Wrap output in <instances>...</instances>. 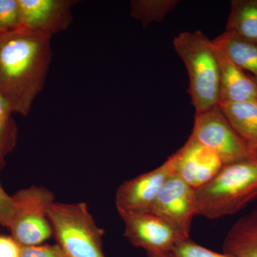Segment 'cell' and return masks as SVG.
<instances>
[{
  "label": "cell",
  "instance_id": "obj_26",
  "mask_svg": "<svg viewBox=\"0 0 257 257\" xmlns=\"http://www.w3.org/2000/svg\"><path fill=\"white\" fill-rule=\"evenodd\" d=\"M0 33H2L1 31H0Z\"/></svg>",
  "mask_w": 257,
  "mask_h": 257
},
{
  "label": "cell",
  "instance_id": "obj_4",
  "mask_svg": "<svg viewBox=\"0 0 257 257\" xmlns=\"http://www.w3.org/2000/svg\"><path fill=\"white\" fill-rule=\"evenodd\" d=\"M48 216L66 257H105L101 247L104 231L96 225L85 203L54 202Z\"/></svg>",
  "mask_w": 257,
  "mask_h": 257
},
{
  "label": "cell",
  "instance_id": "obj_23",
  "mask_svg": "<svg viewBox=\"0 0 257 257\" xmlns=\"http://www.w3.org/2000/svg\"><path fill=\"white\" fill-rule=\"evenodd\" d=\"M21 246L12 236H0V257H20Z\"/></svg>",
  "mask_w": 257,
  "mask_h": 257
},
{
  "label": "cell",
  "instance_id": "obj_8",
  "mask_svg": "<svg viewBox=\"0 0 257 257\" xmlns=\"http://www.w3.org/2000/svg\"><path fill=\"white\" fill-rule=\"evenodd\" d=\"M75 0H18L19 23L15 30L50 37L69 28Z\"/></svg>",
  "mask_w": 257,
  "mask_h": 257
},
{
  "label": "cell",
  "instance_id": "obj_15",
  "mask_svg": "<svg viewBox=\"0 0 257 257\" xmlns=\"http://www.w3.org/2000/svg\"><path fill=\"white\" fill-rule=\"evenodd\" d=\"M213 42L240 68L257 77V44L226 31Z\"/></svg>",
  "mask_w": 257,
  "mask_h": 257
},
{
  "label": "cell",
  "instance_id": "obj_20",
  "mask_svg": "<svg viewBox=\"0 0 257 257\" xmlns=\"http://www.w3.org/2000/svg\"><path fill=\"white\" fill-rule=\"evenodd\" d=\"M19 23L18 0H0V31H13Z\"/></svg>",
  "mask_w": 257,
  "mask_h": 257
},
{
  "label": "cell",
  "instance_id": "obj_27",
  "mask_svg": "<svg viewBox=\"0 0 257 257\" xmlns=\"http://www.w3.org/2000/svg\"><path fill=\"white\" fill-rule=\"evenodd\" d=\"M0 34H1V33H0Z\"/></svg>",
  "mask_w": 257,
  "mask_h": 257
},
{
  "label": "cell",
  "instance_id": "obj_14",
  "mask_svg": "<svg viewBox=\"0 0 257 257\" xmlns=\"http://www.w3.org/2000/svg\"><path fill=\"white\" fill-rule=\"evenodd\" d=\"M218 106L235 131L257 155V99L219 103Z\"/></svg>",
  "mask_w": 257,
  "mask_h": 257
},
{
  "label": "cell",
  "instance_id": "obj_7",
  "mask_svg": "<svg viewBox=\"0 0 257 257\" xmlns=\"http://www.w3.org/2000/svg\"><path fill=\"white\" fill-rule=\"evenodd\" d=\"M177 174L175 155L155 170L126 181L116 194V209L119 215L148 212L166 182Z\"/></svg>",
  "mask_w": 257,
  "mask_h": 257
},
{
  "label": "cell",
  "instance_id": "obj_18",
  "mask_svg": "<svg viewBox=\"0 0 257 257\" xmlns=\"http://www.w3.org/2000/svg\"><path fill=\"white\" fill-rule=\"evenodd\" d=\"M13 114L9 104L0 92V169L16 145L18 130Z\"/></svg>",
  "mask_w": 257,
  "mask_h": 257
},
{
  "label": "cell",
  "instance_id": "obj_11",
  "mask_svg": "<svg viewBox=\"0 0 257 257\" xmlns=\"http://www.w3.org/2000/svg\"><path fill=\"white\" fill-rule=\"evenodd\" d=\"M174 155L177 175L195 190L210 182L224 166L215 152L192 135Z\"/></svg>",
  "mask_w": 257,
  "mask_h": 257
},
{
  "label": "cell",
  "instance_id": "obj_25",
  "mask_svg": "<svg viewBox=\"0 0 257 257\" xmlns=\"http://www.w3.org/2000/svg\"><path fill=\"white\" fill-rule=\"evenodd\" d=\"M253 79H254L255 82H256V84H257V77H253Z\"/></svg>",
  "mask_w": 257,
  "mask_h": 257
},
{
  "label": "cell",
  "instance_id": "obj_1",
  "mask_svg": "<svg viewBox=\"0 0 257 257\" xmlns=\"http://www.w3.org/2000/svg\"><path fill=\"white\" fill-rule=\"evenodd\" d=\"M51 39L18 30L0 34V92L13 114L28 116L43 89L52 62Z\"/></svg>",
  "mask_w": 257,
  "mask_h": 257
},
{
  "label": "cell",
  "instance_id": "obj_2",
  "mask_svg": "<svg viewBox=\"0 0 257 257\" xmlns=\"http://www.w3.org/2000/svg\"><path fill=\"white\" fill-rule=\"evenodd\" d=\"M195 191L197 215L215 219L236 214L257 199V157L224 165Z\"/></svg>",
  "mask_w": 257,
  "mask_h": 257
},
{
  "label": "cell",
  "instance_id": "obj_13",
  "mask_svg": "<svg viewBox=\"0 0 257 257\" xmlns=\"http://www.w3.org/2000/svg\"><path fill=\"white\" fill-rule=\"evenodd\" d=\"M223 251L239 257H257V206L231 226L225 236Z\"/></svg>",
  "mask_w": 257,
  "mask_h": 257
},
{
  "label": "cell",
  "instance_id": "obj_24",
  "mask_svg": "<svg viewBox=\"0 0 257 257\" xmlns=\"http://www.w3.org/2000/svg\"><path fill=\"white\" fill-rule=\"evenodd\" d=\"M148 257H174L170 253H147Z\"/></svg>",
  "mask_w": 257,
  "mask_h": 257
},
{
  "label": "cell",
  "instance_id": "obj_17",
  "mask_svg": "<svg viewBox=\"0 0 257 257\" xmlns=\"http://www.w3.org/2000/svg\"><path fill=\"white\" fill-rule=\"evenodd\" d=\"M178 3L177 0H133L130 14L146 28L152 23L162 22Z\"/></svg>",
  "mask_w": 257,
  "mask_h": 257
},
{
  "label": "cell",
  "instance_id": "obj_10",
  "mask_svg": "<svg viewBox=\"0 0 257 257\" xmlns=\"http://www.w3.org/2000/svg\"><path fill=\"white\" fill-rule=\"evenodd\" d=\"M150 211L189 238L193 218L197 216L195 189L175 174L166 182Z\"/></svg>",
  "mask_w": 257,
  "mask_h": 257
},
{
  "label": "cell",
  "instance_id": "obj_12",
  "mask_svg": "<svg viewBox=\"0 0 257 257\" xmlns=\"http://www.w3.org/2000/svg\"><path fill=\"white\" fill-rule=\"evenodd\" d=\"M214 45L220 77L219 103L256 100L257 84L253 77L248 76L219 47Z\"/></svg>",
  "mask_w": 257,
  "mask_h": 257
},
{
  "label": "cell",
  "instance_id": "obj_5",
  "mask_svg": "<svg viewBox=\"0 0 257 257\" xmlns=\"http://www.w3.org/2000/svg\"><path fill=\"white\" fill-rule=\"evenodd\" d=\"M15 210L8 229L21 246H36L53 234L48 209L55 202L53 193L43 187L22 189L13 196Z\"/></svg>",
  "mask_w": 257,
  "mask_h": 257
},
{
  "label": "cell",
  "instance_id": "obj_6",
  "mask_svg": "<svg viewBox=\"0 0 257 257\" xmlns=\"http://www.w3.org/2000/svg\"><path fill=\"white\" fill-rule=\"evenodd\" d=\"M192 135L215 152L224 165L257 157L218 105L195 114Z\"/></svg>",
  "mask_w": 257,
  "mask_h": 257
},
{
  "label": "cell",
  "instance_id": "obj_19",
  "mask_svg": "<svg viewBox=\"0 0 257 257\" xmlns=\"http://www.w3.org/2000/svg\"><path fill=\"white\" fill-rule=\"evenodd\" d=\"M174 257H239L231 253L216 252L192 241L190 238L178 243L170 253Z\"/></svg>",
  "mask_w": 257,
  "mask_h": 257
},
{
  "label": "cell",
  "instance_id": "obj_16",
  "mask_svg": "<svg viewBox=\"0 0 257 257\" xmlns=\"http://www.w3.org/2000/svg\"><path fill=\"white\" fill-rule=\"evenodd\" d=\"M226 32L257 44V0H233Z\"/></svg>",
  "mask_w": 257,
  "mask_h": 257
},
{
  "label": "cell",
  "instance_id": "obj_9",
  "mask_svg": "<svg viewBox=\"0 0 257 257\" xmlns=\"http://www.w3.org/2000/svg\"><path fill=\"white\" fill-rule=\"evenodd\" d=\"M124 236L147 253H170L185 238L167 221L152 211L120 216Z\"/></svg>",
  "mask_w": 257,
  "mask_h": 257
},
{
  "label": "cell",
  "instance_id": "obj_21",
  "mask_svg": "<svg viewBox=\"0 0 257 257\" xmlns=\"http://www.w3.org/2000/svg\"><path fill=\"white\" fill-rule=\"evenodd\" d=\"M20 257H66L58 244L21 246Z\"/></svg>",
  "mask_w": 257,
  "mask_h": 257
},
{
  "label": "cell",
  "instance_id": "obj_22",
  "mask_svg": "<svg viewBox=\"0 0 257 257\" xmlns=\"http://www.w3.org/2000/svg\"><path fill=\"white\" fill-rule=\"evenodd\" d=\"M15 210L14 199L7 194L0 184V224L8 228Z\"/></svg>",
  "mask_w": 257,
  "mask_h": 257
},
{
  "label": "cell",
  "instance_id": "obj_3",
  "mask_svg": "<svg viewBox=\"0 0 257 257\" xmlns=\"http://www.w3.org/2000/svg\"><path fill=\"white\" fill-rule=\"evenodd\" d=\"M189 79V92L196 114L217 106L219 101V66L212 40L201 31L184 32L173 42Z\"/></svg>",
  "mask_w": 257,
  "mask_h": 257
}]
</instances>
